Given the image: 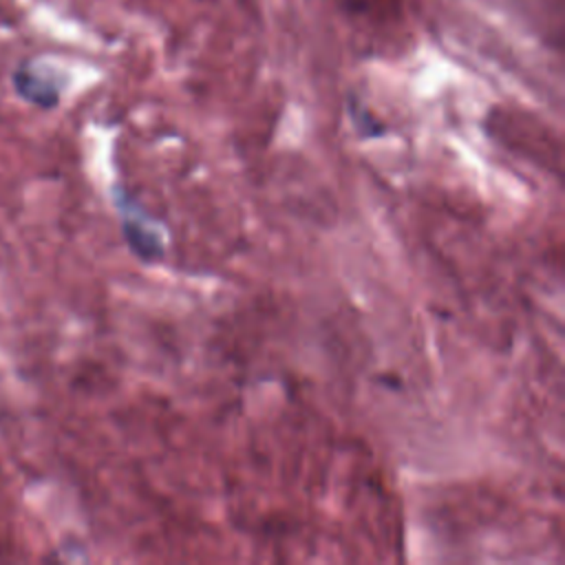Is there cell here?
Wrapping results in <instances>:
<instances>
[{"mask_svg": "<svg viewBox=\"0 0 565 565\" xmlns=\"http://www.w3.org/2000/svg\"><path fill=\"white\" fill-rule=\"evenodd\" d=\"M353 15L369 20H391L402 13L406 0H344Z\"/></svg>", "mask_w": 565, "mask_h": 565, "instance_id": "2", "label": "cell"}, {"mask_svg": "<svg viewBox=\"0 0 565 565\" xmlns=\"http://www.w3.org/2000/svg\"><path fill=\"white\" fill-rule=\"evenodd\" d=\"M11 82H13V88L15 93L29 102V104H35L40 108H53L60 99V90H57V84L44 75L42 68L33 66L31 62H22L13 75H11Z\"/></svg>", "mask_w": 565, "mask_h": 565, "instance_id": "1", "label": "cell"}]
</instances>
